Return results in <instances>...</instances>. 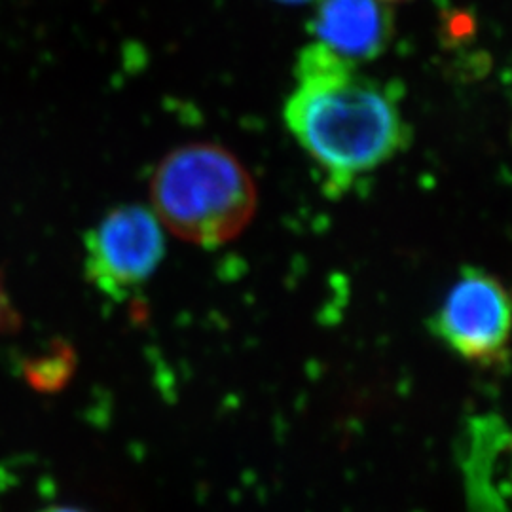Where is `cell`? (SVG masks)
<instances>
[{
	"mask_svg": "<svg viewBox=\"0 0 512 512\" xmlns=\"http://www.w3.org/2000/svg\"><path fill=\"white\" fill-rule=\"evenodd\" d=\"M73 372V355L69 349L65 351H52V355L38 357L35 361L27 363L25 374L27 380L38 389H57L65 384Z\"/></svg>",
	"mask_w": 512,
	"mask_h": 512,
	"instance_id": "6",
	"label": "cell"
},
{
	"mask_svg": "<svg viewBox=\"0 0 512 512\" xmlns=\"http://www.w3.org/2000/svg\"><path fill=\"white\" fill-rule=\"evenodd\" d=\"M401 92L357 71V65L315 42L296 65L285 122L330 188L376 171L408 143Z\"/></svg>",
	"mask_w": 512,
	"mask_h": 512,
	"instance_id": "1",
	"label": "cell"
},
{
	"mask_svg": "<svg viewBox=\"0 0 512 512\" xmlns=\"http://www.w3.org/2000/svg\"><path fill=\"white\" fill-rule=\"evenodd\" d=\"M152 211L169 232L202 247L239 236L253 219L256 188L238 158L219 145L177 148L158 165Z\"/></svg>",
	"mask_w": 512,
	"mask_h": 512,
	"instance_id": "2",
	"label": "cell"
},
{
	"mask_svg": "<svg viewBox=\"0 0 512 512\" xmlns=\"http://www.w3.org/2000/svg\"><path fill=\"white\" fill-rule=\"evenodd\" d=\"M279 2H285V4H304V2H311V0H279Z\"/></svg>",
	"mask_w": 512,
	"mask_h": 512,
	"instance_id": "8",
	"label": "cell"
},
{
	"mask_svg": "<svg viewBox=\"0 0 512 512\" xmlns=\"http://www.w3.org/2000/svg\"><path fill=\"white\" fill-rule=\"evenodd\" d=\"M40 512H86L82 509H76V507H50V509H44Z\"/></svg>",
	"mask_w": 512,
	"mask_h": 512,
	"instance_id": "7",
	"label": "cell"
},
{
	"mask_svg": "<svg viewBox=\"0 0 512 512\" xmlns=\"http://www.w3.org/2000/svg\"><path fill=\"white\" fill-rule=\"evenodd\" d=\"M311 29L319 44L357 65L387 50L393 14L384 0H321Z\"/></svg>",
	"mask_w": 512,
	"mask_h": 512,
	"instance_id": "5",
	"label": "cell"
},
{
	"mask_svg": "<svg viewBox=\"0 0 512 512\" xmlns=\"http://www.w3.org/2000/svg\"><path fill=\"white\" fill-rule=\"evenodd\" d=\"M431 327L463 359L482 365L497 363L509 344V293L495 275L465 268L442 298Z\"/></svg>",
	"mask_w": 512,
	"mask_h": 512,
	"instance_id": "4",
	"label": "cell"
},
{
	"mask_svg": "<svg viewBox=\"0 0 512 512\" xmlns=\"http://www.w3.org/2000/svg\"><path fill=\"white\" fill-rule=\"evenodd\" d=\"M165 255L162 222L143 205H120L86 234V277L116 302L139 291Z\"/></svg>",
	"mask_w": 512,
	"mask_h": 512,
	"instance_id": "3",
	"label": "cell"
},
{
	"mask_svg": "<svg viewBox=\"0 0 512 512\" xmlns=\"http://www.w3.org/2000/svg\"><path fill=\"white\" fill-rule=\"evenodd\" d=\"M384 2H395V0H384Z\"/></svg>",
	"mask_w": 512,
	"mask_h": 512,
	"instance_id": "9",
	"label": "cell"
}]
</instances>
